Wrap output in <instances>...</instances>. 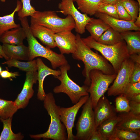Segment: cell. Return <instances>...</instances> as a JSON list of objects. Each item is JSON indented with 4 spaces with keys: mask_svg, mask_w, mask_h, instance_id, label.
<instances>
[{
    "mask_svg": "<svg viewBox=\"0 0 140 140\" xmlns=\"http://www.w3.org/2000/svg\"><path fill=\"white\" fill-rule=\"evenodd\" d=\"M76 36V49L72 54V57L75 59L81 61L84 63V67L82 73L85 78L84 82L85 85L88 87L90 85V73L92 69H99L108 75L116 73L112 65L108 61L87 46L79 34L77 33Z\"/></svg>",
    "mask_w": 140,
    "mask_h": 140,
    "instance_id": "1",
    "label": "cell"
},
{
    "mask_svg": "<svg viewBox=\"0 0 140 140\" xmlns=\"http://www.w3.org/2000/svg\"><path fill=\"white\" fill-rule=\"evenodd\" d=\"M22 27L25 32L28 44L29 60L30 61L38 57H41L48 60L53 69L67 65L68 62L63 54H58L41 44L33 36L30 28L27 17L18 18Z\"/></svg>",
    "mask_w": 140,
    "mask_h": 140,
    "instance_id": "2",
    "label": "cell"
},
{
    "mask_svg": "<svg viewBox=\"0 0 140 140\" xmlns=\"http://www.w3.org/2000/svg\"><path fill=\"white\" fill-rule=\"evenodd\" d=\"M44 106L51 117V122L48 130L45 133L35 135H30L35 139L43 138L54 140H67L66 128L62 123L59 114L60 107L56 104L53 94H46L44 100Z\"/></svg>",
    "mask_w": 140,
    "mask_h": 140,
    "instance_id": "3",
    "label": "cell"
},
{
    "mask_svg": "<svg viewBox=\"0 0 140 140\" xmlns=\"http://www.w3.org/2000/svg\"><path fill=\"white\" fill-rule=\"evenodd\" d=\"M81 39L88 47L100 52L110 62L116 74L123 62L129 57L127 44L124 40L115 45H109L99 43L91 36Z\"/></svg>",
    "mask_w": 140,
    "mask_h": 140,
    "instance_id": "4",
    "label": "cell"
},
{
    "mask_svg": "<svg viewBox=\"0 0 140 140\" xmlns=\"http://www.w3.org/2000/svg\"><path fill=\"white\" fill-rule=\"evenodd\" d=\"M31 24L44 26L55 33L63 31H71L75 28L74 20L69 15L65 18L59 17L55 12L51 10L36 11L31 16Z\"/></svg>",
    "mask_w": 140,
    "mask_h": 140,
    "instance_id": "5",
    "label": "cell"
},
{
    "mask_svg": "<svg viewBox=\"0 0 140 140\" xmlns=\"http://www.w3.org/2000/svg\"><path fill=\"white\" fill-rule=\"evenodd\" d=\"M59 68L61 72L60 75L54 77L59 80L61 83L54 88L53 92L54 93L66 94L74 104L78 102L82 97L89 95L88 92V86L84 85L80 86L69 77L67 71L71 68L69 64L61 66L59 67Z\"/></svg>",
    "mask_w": 140,
    "mask_h": 140,
    "instance_id": "6",
    "label": "cell"
},
{
    "mask_svg": "<svg viewBox=\"0 0 140 140\" xmlns=\"http://www.w3.org/2000/svg\"><path fill=\"white\" fill-rule=\"evenodd\" d=\"M117 74H106L100 70H92L90 73V83L88 92L89 93L93 109L96 106L100 99L107 91L110 85L115 79Z\"/></svg>",
    "mask_w": 140,
    "mask_h": 140,
    "instance_id": "7",
    "label": "cell"
},
{
    "mask_svg": "<svg viewBox=\"0 0 140 140\" xmlns=\"http://www.w3.org/2000/svg\"><path fill=\"white\" fill-rule=\"evenodd\" d=\"M90 96L83 105L81 114L76 124V140H89L96 130L94 111Z\"/></svg>",
    "mask_w": 140,
    "mask_h": 140,
    "instance_id": "8",
    "label": "cell"
},
{
    "mask_svg": "<svg viewBox=\"0 0 140 140\" xmlns=\"http://www.w3.org/2000/svg\"><path fill=\"white\" fill-rule=\"evenodd\" d=\"M134 63L129 58L122 63L112 85L109 88L107 95L109 96L121 95L130 82V78Z\"/></svg>",
    "mask_w": 140,
    "mask_h": 140,
    "instance_id": "9",
    "label": "cell"
},
{
    "mask_svg": "<svg viewBox=\"0 0 140 140\" xmlns=\"http://www.w3.org/2000/svg\"><path fill=\"white\" fill-rule=\"evenodd\" d=\"M73 0H61L58 5L60 12L64 15H69L74 20L75 29L78 33L82 34L85 32V26L92 18L86 13H82L76 8Z\"/></svg>",
    "mask_w": 140,
    "mask_h": 140,
    "instance_id": "10",
    "label": "cell"
},
{
    "mask_svg": "<svg viewBox=\"0 0 140 140\" xmlns=\"http://www.w3.org/2000/svg\"><path fill=\"white\" fill-rule=\"evenodd\" d=\"M89 96L88 95L82 97L78 102L71 107H60L59 114L60 120L67 130V140H75L72 130L76 117L80 109L85 103Z\"/></svg>",
    "mask_w": 140,
    "mask_h": 140,
    "instance_id": "11",
    "label": "cell"
},
{
    "mask_svg": "<svg viewBox=\"0 0 140 140\" xmlns=\"http://www.w3.org/2000/svg\"><path fill=\"white\" fill-rule=\"evenodd\" d=\"M38 73L37 71L26 72L23 88L14 101L18 109L25 108L30 99L33 95V87L38 81Z\"/></svg>",
    "mask_w": 140,
    "mask_h": 140,
    "instance_id": "12",
    "label": "cell"
},
{
    "mask_svg": "<svg viewBox=\"0 0 140 140\" xmlns=\"http://www.w3.org/2000/svg\"><path fill=\"white\" fill-rule=\"evenodd\" d=\"M94 110L96 128L105 120L115 118L117 116L115 108L104 95L99 100Z\"/></svg>",
    "mask_w": 140,
    "mask_h": 140,
    "instance_id": "13",
    "label": "cell"
},
{
    "mask_svg": "<svg viewBox=\"0 0 140 140\" xmlns=\"http://www.w3.org/2000/svg\"><path fill=\"white\" fill-rule=\"evenodd\" d=\"M53 38L61 54H72L75 51L76 36L71 31H64L55 33Z\"/></svg>",
    "mask_w": 140,
    "mask_h": 140,
    "instance_id": "14",
    "label": "cell"
},
{
    "mask_svg": "<svg viewBox=\"0 0 140 140\" xmlns=\"http://www.w3.org/2000/svg\"><path fill=\"white\" fill-rule=\"evenodd\" d=\"M95 15L103 20L110 27L120 33L131 30H140V28L136 26L134 22L132 21L120 20L99 12H96Z\"/></svg>",
    "mask_w": 140,
    "mask_h": 140,
    "instance_id": "15",
    "label": "cell"
},
{
    "mask_svg": "<svg viewBox=\"0 0 140 140\" xmlns=\"http://www.w3.org/2000/svg\"><path fill=\"white\" fill-rule=\"evenodd\" d=\"M36 61L38 71V82L37 98L40 100L44 101L46 95L43 86V82L45 78L50 75H53L54 76H58L60 75L61 72L60 70H54L48 67L40 58H38Z\"/></svg>",
    "mask_w": 140,
    "mask_h": 140,
    "instance_id": "16",
    "label": "cell"
},
{
    "mask_svg": "<svg viewBox=\"0 0 140 140\" xmlns=\"http://www.w3.org/2000/svg\"><path fill=\"white\" fill-rule=\"evenodd\" d=\"M118 116L120 120L116 128L140 134V115H135L129 111L121 112Z\"/></svg>",
    "mask_w": 140,
    "mask_h": 140,
    "instance_id": "17",
    "label": "cell"
},
{
    "mask_svg": "<svg viewBox=\"0 0 140 140\" xmlns=\"http://www.w3.org/2000/svg\"><path fill=\"white\" fill-rule=\"evenodd\" d=\"M30 28L35 37L38 38L44 44L50 48L57 47L53 38L55 34L52 31L42 25L31 24Z\"/></svg>",
    "mask_w": 140,
    "mask_h": 140,
    "instance_id": "18",
    "label": "cell"
},
{
    "mask_svg": "<svg viewBox=\"0 0 140 140\" xmlns=\"http://www.w3.org/2000/svg\"><path fill=\"white\" fill-rule=\"evenodd\" d=\"M2 48L3 52L9 59L29 60V48L23 44L16 45L4 43Z\"/></svg>",
    "mask_w": 140,
    "mask_h": 140,
    "instance_id": "19",
    "label": "cell"
},
{
    "mask_svg": "<svg viewBox=\"0 0 140 140\" xmlns=\"http://www.w3.org/2000/svg\"><path fill=\"white\" fill-rule=\"evenodd\" d=\"M26 38V34L22 27L9 30L4 33L0 37V42L14 45L23 44V41Z\"/></svg>",
    "mask_w": 140,
    "mask_h": 140,
    "instance_id": "20",
    "label": "cell"
},
{
    "mask_svg": "<svg viewBox=\"0 0 140 140\" xmlns=\"http://www.w3.org/2000/svg\"><path fill=\"white\" fill-rule=\"evenodd\" d=\"M125 42L127 48L130 55L140 54V32L127 31L120 33Z\"/></svg>",
    "mask_w": 140,
    "mask_h": 140,
    "instance_id": "21",
    "label": "cell"
},
{
    "mask_svg": "<svg viewBox=\"0 0 140 140\" xmlns=\"http://www.w3.org/2000/svg\"><path fill=\"white\" fill-rule=\"evenodd\" d=\"M110 27L100 18H92L85 26V29L90 33L91 36L96 41L102 34Z\"/></svg>",
    "mask_w": 140,
    "mask_h": 140,
    "instance_id": "22",
    "label": "cell"
},
{
    "mask_svg": "<svg viewBox=\"0 0 140 140\" xmlns=\"http://www.w3.org/2000/svg\"><path fill=\"white\" fill-rule=\"evenodd\" d=\"M120 120V117L106 120L102 122L97 127L103 140H111L115 132L116 125Z\"/></svg>",
    "mask_w": 140,
    "mask_h": 140,
    "instance_id": "23",
    "label": "cell"
},
{
    "mask_svg": "<svg viewBox=\"0 0 140 140\" xmlns=\"http://www.w3.org/2000/svg\"><path fill=\"white\" fill-rule=\"evenodd\" d=\"M22 8L21 2L17 1L16 8L11 13L0 17V37L7 31L20 26L19 24H16L15 23L14 16L16 12H18Z\"/></svg>",
    "mask_w": 140,
    "mask_h": 140,
    "instance_id": "24",
    "label": "cell"
},
{
    "mask_svg": "<svg viewBox=\"0 0 140 140\" xmlns=\"http://www.w3.org/2000/svg\"><path fill=\"white\" fill-rule=\"evenodd\" d=\"M12 118L4 119L0 117V120L3 124L0 140H21L23 139L24 136L20 132L15 134L12 132L11 129Z\"/></svg>",
    "mask_w": 140,
    "mask_h": 140,
    "instance_id": "25",
    "label": "cell"
},
{
    "mask_svg": "<svg viewBox=\"0 0 140 140\" xmlns=\"http://www.w3.org/2000/svg\"><path fill=\"white\" fill-rule=\"evenodd\" d=\"M123 40L120 33L110 27L102 34L97 41L103 44L112 45Z\"/></svg>",
    "mask_w": 140,
    "mask_h": 140,
    "instance_id": "26",
    "label": "cell"
},
{
    "mask_svg": "<svg viewBox=\"0 0 140 140\" xmlns=\"http://www.w3.org/2000/svg\"><path fill=\"white\" fill-rule=\"evenodd\" d=\"M2 64L6 65L9 67L17 68L19 70L26 72H35L38 71L36 60L24 62L14 59H9Z\"/></svg>",
    "mask_w": 140,
    "mask_h": 140,
    "instance_id": "27",
    "label": "cell"
},
{
    "mask_svg": "<svg viewBox=\"0 0 140 140\" xmlns=\"http://www.w3.org/2000/svg\"><path fill=\"white\" fill-rule=\"evenodd\" d=\"M102 0H77L78 9L90 16L95 15Z\"/></svg>",
    "mask_w": 140,
    "mask_h": 140,
    "instance_id": "28",
    "label": "cell"
},
{
    "mask_svg": "<svg viewBox=\"0 0 140 140\" xmlns=\"http://www.w3.org/2000/svg\"><path fill=\"white\" fill-rule=\"evenodd\" d=\"M18 109L14 101L0 98V117L5 119L12 117Z\"/></svg>",
    "mask_w": 140,
    "mask_h": 140,
    "instance_id": "29",
    "label": "cell"
},
{
    "mask_svg": "<svg viewBox=\"0 0 140 140\" xmlns=\"http://www.w3.org/2000/svg\"><path fill=\"white\" fill-rule=\"evenodd\" d=\"M140 134L116 128L111 140H140Z\"/></svg>",
    "mask_w": 140,
    "mask_h": 140,
    "instance_id": "30",
    "label": "cell"
},
{
    "mask_svg": "<svg viewBox=\"0 0 140 140\" xmlns=\"http://www.w3.org/2000/svg\"><path fill=\"white\" fill-rule=\"evenodd\" d=\"M121 1L127 12L131 16L132 21L134 22L140 11V6L138 3L133 0H121Z\"/></svg>",
    "mask_w": 140,
    "mask_h": 140,
    "instance_id": "31",
    "label": "cell"
},
{
    "mask_svg": "<svg viewBox=\"0 0 140 140\" xmlns=\"http://www.w3.org/2000/svg\"><path fill=\"white\" fill-rule=\"evenodd\" d=\"M22 8L18 12L19 17L24 18L28 16H31L36 11L35 8L32 6L31 0H21Z\"/></svg>",
    "mask_w": 140,
    "mask_h": 140,
    "instance_id": "32",
    "label": "cell"
},
{
    "mask_svg": "<svg viewBox=\"0 0 140 140\" xmlns=\"http://www.w3.org/2000/svg\"><path fill=\"white\" fill-rule=\"evenodd\" d=\"M129 100L124 96L120 95L115 100V110L117 112H129L130 109L129 105Z\"/></svg>",
    "mask_w": 140,
    "mask_h": 140,
    "instance_id": "33",
    "label": "cell"
},
{
    "mask_svg": "<svg viewBox=\"0 0 140 140\" xmlns=\"http://www.w3.org/2000/svg\"><path fill=\"white\" fill-rule=\"evenodd\" d=\"M140 94V81L136 83L130 82L124 90L122 95L128 100L133 96Z\"/></svg>",
    "mask_w": 140,
    "mask_h": 140,
    "instance_id": "34",
    "label": "cell"
},
{
    "mask_svg": "<svg viewBox=\"0 0 140 140\" xmlns=\"http://www.w3.org/2000/svg\"><path fill=\"white\" fill-rule=\"evenodd\" d=\"M97 12L104 13L113 18L119 19L115 5L100 4Z\"/></svg>",
    "mask_w": 140,
    "mask_h": 140,
    "instance_id": "35",
    "label": "cell"
},
{
    "mask_svg": "<svg viewBox=\"0 0 140 140\" xmlns=\"http://www.w3.org/2000/svg\"><path fill=\"white\" fill-rule=\"evenodd\" d=\"M115 5L119 19L128 21L132 20L131 16L128 13L123 5L121 0H117Z\"/></svg>",
    "mask_w": 140,
    "mask_h": 140,
    "instance_id": "36",
    "label": "cell"
},
{
    "mask_svg": "<svg viewBox=\"0 0 140 140\" xmlns=\"http://www.w3.org/2000/svg\"><path fill=\"white\" fill-rule=\"evenodd\" d=\"M139 81H140V64L134 63L130 82L136 83Z\"/></svg>",
    "mask_w": 140,
    "mask_h": 140,
    "instance_id": "37",
    "label": "cell"
},
{
    "mask_svg": "<svg viewBox=\"0 0 140 140\" xmlns=\"http://www.w3.org/2000/svg\"><path fill=\"white\" fill-rule=\"evenodd\" d=\"M130 111L136 115H140V103L129 101Z\"/></svg>",
    "mask_w": 140,
    "mask_h": 140,
    "instance_id": "38",
    "label": "cell"
},
{
    "mask_svg": "<svg viewBox=\"0 0 140 140\" xmlns=\"http://www.w3.org/2000/svg\"><path fill=\"white\" fill-rule=\"evenodd\" d=\"M1 76L4 79H10L11 78H16V77L20 75L18 72H11L7 70L2 71L0 73Z\"/></svg>",
    "mask_w": 140,
    "mask_h": 140,
    "instance_id": "39",
    "label": "cell"
},
{
    "mask_svg": "<svg viewBox=\"0 0 140 140\" xmlns=\"http://www.w3.org/2000/svg\"><path fill=\"white\" fill-rule=\"evenodd\" d=\"M89 140H103L100 133L97 130L92 133Z\"/></svg>",
    "mask_w": 140,
    "mask_h": 140,
    "instance_id": "40",
    "label": "cell"
},
{
    "mask_svg": "<svg viewBox=\"0 0 140 140\" xmlns=\"http://www.w3.org/2000/svg\"><path fill=\"white\" fill-rule=\"evenodd\" d=\"M129 58L135 64H140V54L134 53L130 55Z\"/></svg>",
    "mask_w": 140,
    "mask_h": 140,
    "instance_id": "41",
    "label": "cell"
},
{
    "mask_svg": "<svg viewBox=\"0 0 140 140\" xmlns=\"http://www.w3.org/2000/svg\"><path fill=\"white\" fill-rule=\"evenodd\" d=\"M129 100L140 103V94L133 96Z\"/></svg>",
    "mask_w": 140,
    "mask_h": 140,
    "instance_id": "42",
    "label": "cell"
},
{
    "mask_svg": "<svg viewBox=\"0 0 140 140\" xmlns=\"http://www.w3.org/2000/svg\"><path fill=\"white\" fill-rule=\"evenodd\" d=\"M117 0H102L101 4L115 5Z\"/></svg>",
    "mask_w": 140,
    "mask_h": 140,
    "instance_id": "43",
    "label": "cell"
},
{
    "mask_svg": "<svg viewBox=\"0 0 140 140\" xmlns=\"http://www.w3.org/2000/svg\"><path fill=\"white\" fill-rule=\"evenodd\" d=\"M134 23L136 26L140 28V11H139L138 16Z\"/></svg>",
    "mask_w": 140,
    "mask_h": 140,
    "instance_id": "44",
    "label": "cell"
},
{
    "mask_svg": "<svg viewBox=\"0 0 140 140\" xmlns=\"http://www.w3.org/2000/svg\"><path fill=\"white\" fill-rule=\"evenodd\" d=\"M0 55L4 58L6 60H8L9 58L5 55L2 50V45L0 44Z\"/></svg>",
    "mask_w": 140,
    "mask_h": 140,
    "instance_id": "45",
    "label": "cell"
},
{
    "mask_svg": "<svg viewBox=\"0 0 140 140\" xmlns=\"http://www.w3.org/2000/svg\"><path fill=\"white\" fill-rule=\"evenodd\" d=\"M139 3V6H140V0H137Z\"/></svg>",
    "mask_w": 140,
    "mask_h": 140,
    "instance_id": "46",
    "label": "cell"
},
{
    "mask_svg": "<svg viewBox=\"0 0 140 140\" xmlns=\"http://www.w3.org/2000/svg\"><path fill=\"white\" fill-rule=\"evenodd\" d=\"M2 68L0 66V73L2 71Z\"/></svg>",
    "mask_w": 140,
    "mask_h": 140,
    "instance_id": "47",
    "label": "cell"
},
{
    "mask_svg": "<svg viewBox=\"0 0 140 140\" xmlns=\"http://www.w3.org/2000/svg\"><path fill=\"white\" fill-rule=\"evenodd\" d=\"M6 0H0V1L3 2H5Z\"/></svg>",
    "mask_w": 140,
    "mask_h": 140,
    "instance_id": "48",
    "label": "cell"
},
{
    "mask_svg": "<svg viewBox=\"0 0 140 140\" xmlns=\"http://www.w3.org/2000/svg\"><path fill=\"white\" fill-rule=\"evenodd\" d=\"M3 57L2 56L0 55V58H2Z\"/></svg>",
    "mask_w": 140,
    "mask_h": 140,
    "instance_id": "49",
    "label": "cell"
},
{
    "mask_svg": "<svg viewBox=\"0 0 140 140\" xmlns=\"http://www.w3.org/2000/svg\"><path fill=\"white\" fill-rule=\"evenodd\" d=\"M73 1L74 2H76L77 0H73Z\"/></svg>",
    "mask_w": 140,
    "mask_h": 140,
    "instance_id": "50",
    "label": "cell"
},
{
    "mask_svg": "<svg viewBox=\"0 0 140 140\" xmlns=\"http://www.w3.org/2000/svg\"><path fill=\"white\" fill-rule=\"evenodd\" d=\"M47 1H51V0H47Z\"/></svg>",
    "mask_w": 140,
    "mask_h": 140,
    "instance_id": "51",
    "label": "cell"
},
{
    "mask_svg": "<svg viewBox=\"0 0 140 140\" xmlns=\"http://www.w3.org/2000/svg\"></svg>",
    "mask_w": 140,
    "mask_h": 140,
    "instance_id": "52",
    "label": "cell"
}]
</instances>
